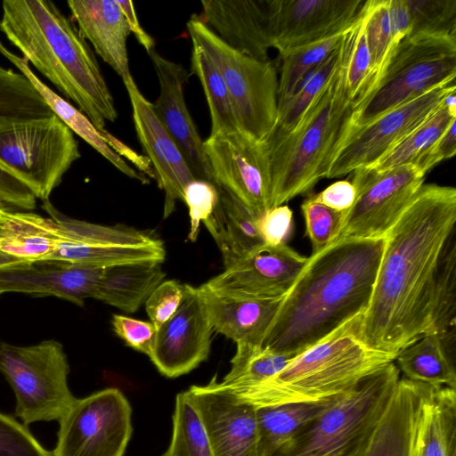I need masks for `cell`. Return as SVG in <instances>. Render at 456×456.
<instances>
[{
	"label": "cell",
	"mask_w": 456,
	"mask_h": 456,
	"mask_svg": "<svg viewBox=\"0 0 456 456\" xmlns=\"http://www.w3.org/2000/svg\"><path fill=\"white\" fill-rule=\"evenodd\" d=\"M455 222L456 189L423 184L386 235L360 324L366 345L397 354L430 332L438 264Z\"/></svg>",
	"instance_id": "1"
},
{
	"label": "cell",
	"mask_w": 456,
	"mask_h": 456,
	"mask_svg": "<svg viewBox=\"0 0 456 456\" xmlns=\"http://www.w3.org/2000/svg\"><path fill=\"white\" fill-rule=\"evenodd\" d=\"M386 236L338 238L312 254L281 301L261 346L295 357L367 310Z\"/></svg>",
	"instance_id": "2"
},
{
	"label": "cell",
	"mask_w": 456,
	"mask_h": 456,
	"mask_svg": "<svg viewBox=\"0 0 456 456\" xmlns=\"http://www.w3.org/2000/svg\"><path fill=\"white\" fill-rule=\"evenodd\" d=\"M0 31L98 129L118 118L98 61L74 21L49 0H4Z\"/></svg>",
	"instance_id": "3"
},
{
	"label": "cell",
	"mask_w": 456,
	"mask_h": 456,
	"mask_svg": "<svg viewBox=\"0 0 456 456\" xmlns=\"http://www.w3.org/2000/svg\"><path fill=\"white\" fill-rule=\"evenodd\" d=\"M362 316L352 318L296 355L272 378L232 394L242 402L262 407L317 402L349 390L395 362L397 355L370 347L362 340Z\"/></svg>",
	"instance_id": "4"
},
{
	"label": "cell",
	"mask_w": 456,
	"mask_h": 456,
	"mask_svg": "<svg viewBox=\"0 0 456 456\" xmlns=\"http://www.w3.org/2000/svg\"><path fill=\"white\" fill-rule=\"evenodd\" d=\"M343 61L297 127L281 139L265 141L270 160L271 208L309 192L326 178L357 107L346 88Z\"/></svg>",
	"instance_id": "5"
},
{
	"label": "cell",
	"mask_w": 456,
	"mask_h": 456,
	"mask_svg": "<svg viewBox=\"0 0 456 456\" xmlns=\"http://www.w3.org/2000/svg\"><path fill=\"white\" fill-rule=\"evenodd\" d=\"M400 379L395 362L365 377L270 456H365Z\"/></svg>",
	"instance_id": "6"
},
{
	"label": "cell",
	"mask_w": 456,
	"mask_h": 456,
	"mask_svg": "<svg viewBox=\"0 0 456 456\" xmlns=\"http://www.w3.org/2000/svg\"><path fill=\"white\" fill-rule=\"evenodd\" d=\"M455 78L456 37L407 36L395 49L373 91L355 109L350 126L367 124L434 88L455 83Z\"/></svg>",
	"instance_id": "7"
},
{
	"label": "cell",
	"mask_w": 456,
	"mask_h": 456,
	"mask_svg": "<svg viewBox=\"0 0 456 456\" xmlns=\"http://www.w3.org/2000/svg\"><path fill=\"white\" fill-rule=\"evenodd\" d=\"M191 41L206 52L229 92L240 130L265 141L278 118V77L273 64L228 45L199 17L187 22Z\"/></svg>",
	"instance_id": "8"
},
{
	"label": "cell",
	"mask_w": 456,
	"mask_h": 456,
	"mask_svg": "<svg viewBox=\"0 0 456 456\" xmlns=\"http://www.w3.org/2000/svg\"><path fill=\"white\" fill-rule=\"evenodd\" d=\"M0 371L12 388L15 414L25 426L59 421L76 400L68 384V358L57 340L31 346L0 343Z\"/></svg>",
	"instance_id": "9"
},
{
	"label": "cell",
	"mask_w": 456,
	"mask_h": 456,
	"mask_svg": "<svg viewBox=\"0 0 456 456\" xmlns=\"http://www.w3.org/2000/svg\"><path fill=\"white\" fill-rule=\"evenodd\" d=\"M80 157L73 132L56 115L0 124V167L43 201Z\"/></svg>",
	"instance_id": "10"
},
{
	"label": "cell",
	"mask_w": 456,
	"mask_h": 456,
	"mask_svg": "<svg viewBox=\"0 0 456 456\" xmlns=\"http://www.w3.org/2000/svg\"><path fill=\"white\" fill-rule=\"evenodd\" d=\"M132 408L124 394L109 387L76 398L58 421L53 456H123L132 435Z\"/></svg>",
	"instance_id": "11"
},
{
	"label": "cell",
	"mask_w": 456,
	"mask_h": 456,
	"mask_svg": "<svg viewBox=\"0 0 456 456\" xmlns=\"http://www.w3.org/2000/svg\"><path fill=\"white\" fill-rule=\"evenodd\" d=\"M425 174L408 164L384 170L353 172L356 195L339 238L385 237L424 184Z\"/></svg>",
	"instance_id": "12"
},
{
	"label": "cell",
	"mask_w": 456,
	"mask_h": 456,
	"mask_svg": "<svg viewBox=\"0 0 456 456\" xmlns=\"http://www.w3.org/2000/svg\"><path fill=\"white\" fill-rule=\"evenodd\" d=\"M456 90L455 83L434 88L360 126H349L331 160L326 178L371 167Z\"/></svg>",
	"instance_id": "13"
},
{
	"label": "cell",
	"mask_w": 456,
	"mask_h": 456,
	"mask_svg": "<svg viewBox=\"0 0 456 456\" xmlns=\"http://www.w3.org/2000/svg\"><path fill=\"white\" fill-rule=\"evenodd\" d=\"M203 151L213 183L260 218L271 208V170L265 141L239 130L209 134Z\"/></svg>",
	"instance_id": "14"
},
{
	"label": "cell",
	"mask_w": 456,
	"mask_h": 456,
	"mask_svg": "<svg viewBox=\"0 0 456 456\" xmlns=\"http://www.w3.org/2000/svg\"><path fill=\"white\" fill-rule=\"evenodd\" d=\"M364 0H268L271 48L280 55L346 32Z\"/></svg>",
	"instance_id": "15"
},
{
	"label": "cell",
	"mask_w": 456,
	"mask_h": 456,
	"mask_svg": "<svg viewBox=\"0 0 456 456\" xmlns=\"http://www.w3.org/2000/svg\"><path fill=\"white\" fill-rule=\"evenodd\" d=\"M213 326L198 288L183 284V297L175 313L156 332L149 358L167 378L184 375L210 353Z\"/></svg>",
	"instance_id": "16"
},
{
	"label": "cell",
	"mask_w": 456,
	"mask_h": 456,
	"mask_svg": "<svg viewBox=\"0 0 456 456\" xmlns=\"http://www.w3.org/2000/svg\"><path fill=\"white\" fill-rule=\"evenodd\" d=\"M307 257L287 244L265 245L202 284L224 297L253 299L283 298Z\"/></svg>",
	"instance_id": "17"
},
{
	"label": "cell",
	"mask_w": 456,
	"mask_h": 456,
	"mask_svg": "<svg viewBox=\"0 0 456 456\" xmlns=\"http://www.w3.org/2000/svg\"><path fill=\"white\" fill-rule=\"evenodd\" d=\"M207 432L215 456H258L256 407L216 387L192 386L186 391Z\"/></svg>",
	"instance_id": "18"
},
{
	"label": "cell",
	"mask_w": 456,
	"mask_h": 456,
	"mask_svg": "<svg viewBox=\"0 0 456 456\" xmlns=\"http://www.w3.org/2000/svg\"><path fill=\"white\" fill-rule=\"evenodd\" d=\"M131 106L137 138L156 175L159 187L165 192L164 218L183 200L186 185L196 179L179 147L156 115L152 103L140 92L133 77L123 80Z\"/></svg>",
	"instance_id": "19"
},
{
	"label": "cell",
	"mask_w": 456,
	"mask_h": 456,
	"mask_svg": "<svg viewBox=\"0 0 456 456\" xmlns=\"http://www.w3.org/2000/svg\"><path fill=\"white\" fill-rule=\"evenodd\" d=\"M103 268L54 259L20 260L0 266V297L10 292L53 296L82 306L92 297Z\"/></svg>",
	"instance_id": "20"
},
{
	"label": "cell",
	"mask_w": 456,
	"mask_h": 456,
	"mask_svg": "<svg viewBox=\"0 0 456 456\" xmlns=\"http://www.w3.org/2000/svg\"><path fill=\"white\" fill-rule=\"evenodd\" d=\"M148 54L159 85V95L152 103L156 115L179 147L194 177L213 183L203 140L184 100L189 72L182 64L164 58L155 49Z\"/></svg>",
	"instance_id": "21"
},
{
	"label": "cell",
	"mask_w": 456,
	"mask_h": 456,
	"mask_svg": "<svg viewBox=\"0 0 456 456\" xmlns=\"http://www.w3.org/2000/svg\"><path fill=\"white\" fill-rule=\"evenodd\" d=\"M200 19L235 50L260 61L271 48L268 0H203Z\"/></svg>",
	"instance_id": "22"
},
{
	"label": "cell",
	"mask_w": 456,
	"mask_h": 456,
	"mask_svg": "<svg viewBox=\"0 0 456 456\" xmlns=\"http://www.w3.org/2000/svg\"><path fill=\"white\" fill-rule=\"evenodd\" d=\"M72 20L96 53L125 80L130 77L126 41L130 30L116 0H69Z\"/></svg>",
	"instance_id": "23"
},
{
	"label": "cell",
	"mask_w": 456,
	"mask_h": 456,
	"mask_svg": "<svg viewBox=\"0 0 456 456\" xmlns=\"http://www.w3.org/2000/svg\"><path fill=\"white\" fill-rule=\"evenodd\" d=\"M431 388L400 378L365 456H413L420 409Z\"/></svg>",
	"instance_id": "24"
},
{
	"label": "cell",
	"mask_w": 456,
	"mask_h": 456,
	"mask_svg": "<svg viewBox=\"0 0 456 456\" xmlns=\"http://www.w3.org/2000/svg\"><path fill=\"white\" fill-rule=\"evenodd\" d=\"M199 289L204 299L214 331L235 343L261 346L262 339L273 322L282 298L253 299L216 295L204 288Z\"/></svg>",
	"instance_id": "25"
},
{
	"label": "cell",
	"mask_w": 456,
	"mask_h": 456,
	"mask_svg": "<svg viewBox=\"0 0 456 456\" xmlns=\"http://www.w3.org/2000/svg\"><path fill=\"white\" fill-rule=\"evenodd\" d=\"M219 201L205 224L216 240L227 268L265 246L259 218L233 196L219 188Z\"/></svg>",
	"instance_id": "26"
},
{
	"label": "cell",
	"mask_w": 456,
	"mask_h": 456,
	"mask_svg": "<svg viewBox=\"0 0 456 456\" xmlns=\"http://www.w3.org/2000/svg\"><path fill=\"white\" fill-rule=\"evenodd\" d=\"M165 277L161 262L158 261L143 260L109 265L103 268L92 297L126 313H134L164 281Z\"/></svg>",
	"instance_id": "27"
},
{
	"label": "cell",
	"mask_w": 456,
	"mask_h": 456,
	"mask_svg": "<svg viewBox=\"0 0 456 456\" xmlns=\"http://www.w3.org/2000/svg\"><path fill=\"white\" fill-rule=\"evenodd\" d=\"M0 53L33 84L53 114L56 115L73 134L81 137L124 175L132 179H136L143 184L150 183L147 176L130 167L107 144L102 137L100 131L82 111L38 78L24 58L7 50L1 42Z\"/></svg>",
	"instance_id": "28"
},
{
	"label": "cell",
	"mask_w": 456,
	"mask_h": 456,
	"mask_svg": "<svg viewBox=\"0 0 456 456\" xmlns=\"http://www.w3.org/2000/svg\"><path fill=\"white\" fill-rule=\"evenodd\" d=\"M58 239L56 222L32 212L3 208L0 254L19 260L48 259Z\"/></svg>",
	"instance_id": "29"
},
{
	"label": "cell",
	"mask_w": 456,
	"mask_h": 456,
	"mask_svg": "<svg viewBox=\"0 0 456 456\" xmlns=\"http://www.w3.org/2000/svg\"><path fill=\"white\" fill-rule=\"evenodd\" d=\"M456 454V393L448 387H432L417 425L413 456Z\"/></svg>",
	"instance_id": "30"
},
{
	"label": "cell",
	"mask_w": 456,
	"mask_h": 456,
	"mask_svg": "<svg viewBox=\"0 0 456 456\" xmlns=\"http://www.w3.org/2000/svg\"><path fill=\"white\" fill-rule=\"evenodd\" d=\"M364 22L374 89L395 49L410 33V17L405 1L366 0Z\"/></svg>",
	"instance_id": "31"
},
{
	"label": "cell",
	"mask_w": 456,
	"mask_h": 456,
	"mask_svg": "<svg viewBox=\"0 0 456 456\" xmlns=\"http://www.w3.org/2000/svg\"><path fill=\"white\" fill-rule=\"evenodd\" d=\"M403 378L432 387H456V372L450 348L435 332L422 335L396 355Z\"/></svg>",
	"instance_id": "32"
},
{
	"label": "cell",
	"mask_w": 456,
	"mask_h": 456,
	"mask_svg": "<svg viewBox=\"0 0 456 456\" xmlns=\"http://www.w3.org/2000/svg\"><path fill=\"white\" fill-rule=\"evenodd\" d=\"M337 395L317 402L256 407L258 456H270L301 427L327 409Z\"/></svg>",
	"instance_id": "33"
},
{
	"label": "cell",
	"mask_w": 456,
	"mask_h": 456,
	"mask_svg": "<svg viewBox=\"0 0 456 456\" xmlns=\"http://www.w3.org/2000/svg\"><path fill=\"white\" fill-rule=\"evenodd\" d=\"M346 34L338 47L322 64L309 73L291 96L278 108L276 125L265 141L281 139L297 127L340 66L346 51Z\"/></svg>",
	"instance_id": "34"
},
{
	"label": "cell",
	"mask_w": 456,
	"mask_h": 456,
	"mask_svg": "<svg viewBox=\"0 0 456 456\" xmlns=\"http://www.w3.org/2000/svg\"><path fill=\"white\" fill-rule=\"evenodd\" d=\"M456 90L417 127L385 154L371 168L384 170L413 164L456 119Z\"/></svg>",
	"instance_id": "35"
},
{
	"label": "cell",
	"mask_w": 456,
	"mask_h": 456,
	"mask_svg": "<svg viewBox=\"0 0 456 456\" xmlns=\"http://www.w3.org/2000/svg\"><path fill=\"white\" fill-rule=\"evenodd\" d=\"M236 345L229 372L220 382L215 378L211 380L216 387L233 394L272 378L294 358L245 342Z\"/></svg>",
	"instance_id": "36"
},
{
	"label": "cell",
	"mask_w": 456,
	"mask_h": 456,
	"mask_svg": "<svg viewBox=\"0 0 456 456\" xmlns=\"http://www.w3.org/2000/svg\"><path fill=\"white\" fill-rule=\"evenodd\" d=\"M191 71L203 88L211 118L210 134L240 130L226 84L214 62L191 41Z\"/></svg>",
	"instance_id": "37"
},
{
	"label": "cell",
	"mask_w": 456,
	"mask_h": 456,
	"mask_svg": "<svg viewBox=\"0 0 456 456\" xmlns=\"http://www.w3.org/2000/svg\"><path fill=\"white\" fill-rule=\"evenodd\" d=\"M456 321V238L449 237L438 264L430 332L437 333L450 347L453 346Z\"/></svg>",
	"instance_id": "38"
},
{
	"label": "cell",
	"mask_w": 456,
	"mask_h": 456,
	"mask_svg": "<svg viewBox=\"0 0 456 456\" xmlns=\"http://www.w3.org/2000/svg\"><path fill=\"white\" fill-rule=\"evenodd\" d=\"M53 115L37 88L23 74L0 66V124Z\"/></svg>",
	"instance_id": "39"
},
{
	"label": "cell",
	"mask_w": 456,
	"mask_h": 456,
	"mask_svg": "<svg viewBox=\"0 0 456 456\" xmlns=\"http://www.w3.org/2000/svg\"><path fill=\"white\" fill-rule=\"evenodd\" d=\"M343 67L347 94L359 107L373 89L371 58L365 36L364 6L346 31Z\"/></svg>",
	"instance_id": "40"
},
{
	"label": "cell",
	"mask_w": 456,
	"mask_h": 456,
	"mask_svg": "<svg viewBox=\"0 0 456 456\" xmlns=\"http://www.w3.org/2000/svg\"><path fill=\"white\" fill-rule=\"evenodd\" d=\"M346 32L292 49L281 55L278 108L291 96L303 79L322 64L338 47Z\"/></svg>",
	"instance_id": "41"
},
{
	"label": "cell",
	"mask_w": 456,
	"mask_h": 456,
	"mask_svg": "<svg viewBox=\"0 0 456 456\" xmlns=\"http://www.w3.org/2000/svg\"><path fill=\"white\" fill-rule=\"evenodd\" d=\"M162 456H215L201 419L186 391L176 395L172 438Z\"/></svg>",
	"instance_id": "42"
},
{
	"label": "cell",
	"mask_w": 456,
	"mask_h": 456,
	"mask_svg": "<svg viewBox=\"0 0 456 456\" xmlns=\"http://www.w3.org/2000/svg\"><path fill=\"white\" fill-rule=\"evenodd\" d=\"M410 33L456 37V0H404Z\"/></svg>",
	"instance_id": "43"
},
{
	"label": "cell",
	"mask_w": 456,
	"mask_h": 456,
	"mask_svg": "<svg viewBox=\"0 0 456 456\" xmlns=\"http://www.w3.org/2000/svg\"><path fill=\"white\" fill-rule=\"evenodd\" d=\"M301 210L313 248L312 254L322 251L339 238L347 210L330 208L314 200L311 195L301 204Z\"/></svg>",
	"instance_id": "44"
},
{
	"label": "cell",
	"mask_w": 456,
	"mask_h": 456,
	"mask_svg": "<svg viewBox=\"0 0 456 456\" xmlns=\"http://www.w3.org/2000/svg\"><path fill=\"white\" fill-rule=\"evenodd\" d=\"M190 216L188 239L195 241L201 222L204 225L212 218L219 201V190L214 183L200 179L190 182L183 192Z\"/></svg>",
	"instance_id": "45"
},
{
	"label": "cell",
	"mask_w": 456,
	"mask_h": 456,
	"mask_svg": "<svg viewBox=\"0 0 456 456\" xmlns=\"http://www.w3.org/2000/svg\"><path fill=\"white\" fill-rule=\"evenodd\" d=\"M0 456H53L27 426L0 412Z\"/></svg>",
	"instance_id": "46"
},
{
	"label": "cell",
	"mask_w": 456,
	"mask_h": 456,
	"mask_svg": "<svg viewBox=\"0 0 456 456\" xmlns=\"http://www.w3.org/2000/svg\"><path fill=\"white\" fill-rule=\"evenodd\" d=\"M183 297V284L175 280L162 281L145 301L151 322L158 330L177 310Z\"/></svg>",
	"instance_id": "47"
},
{
	"label": "cell",
	"mask_w": 456,
	"mask_h": 456,
	"mask_svg": "<svg viewBox=\"0 0 456 456\" xmlns=\"http://www.w3.org/2000/svg\"><path fill=\"white\" fill-rule=\"evenodd\" d=\"M111 325L115 333L126 345L151 355L157 330L151 322L137 320L122 314H113Z\"/></svg>",
	"instance_id": "48"
},
{
	"label": "cell",
	"mask_w": 456,
	"mask_h": 456,
	"mask_svg": "<svg viewBox=\"0 0 456 456\" xmlns=\"http://www.w3.org/2000/svg\"><path fill=\"white\" fill-rule=\"evenodd\" d=\"M259 231L265 245L286 244L293 231V212L287 205L267 210L259 218Z\"/></svg>",
	"instance_id": "49"
},
{
	"label": "cell",
	"mask_w": 456,
	"mask_h": 456,
	"mask_svg": "<svg viewBox=\"0 0 456 456\" xmlns=\"http://www.w3.org/2000/svg\"><path fill=\"white\" fill-rule=\"evenodd\" d=\"M37 198L17 178L0 167V207L6 209L32 210Z\"/></svg>",
	"instance_id": "50"
},
{
	"label": "cell",
	"mask_w": 456,
	"mask_h": 456,
	"mask_svg": "<svg viewBox=\"0 0 456 456\" xmlns=\"http://www.w3.org/2000/svg\"><path fill=\"white\" fill-rule=\"evenodd\" d=\"M456 153V119L439 136L436 142L414 163L425 175L439 162Z\"/></svg>",
	"instance_id": "51"
},
{
	"label": "cell",
	"mask_w": 456,
	"mask_h": 456,
	"mask_svg": "<svg viewBox=\"0 0 456 456\" xmlns=\"http://www.w3.org/2000/svg\"><path fill=\"white\" fill-rule=\"evenodd\" d=\"M356 191L349 180L337 181L317 194H312L313 199L330 208L344 211L348 210L354 204Z\"/></svg>",
	"instance_id": "52"
},
{
	"label": "cell",
	"mask_w": 456,
	"mask_h": 456,
	"mask_svg": "<svg viewBox=\"0 0 456 456\" xmlns=\"http://www.w3.org/2000/svg\"><path fill=\"white\" fill-rule=\"evenodd\" d=\"M102 137L107 144L121 158L125 157L132 162L145 176L156 180V175L150 159L146 156L139 155L136 151L129 148L119 139L109 133L105 128L99 130Z\"/></svg>",
	"instance_id": "53"
},
{
	"label": "cell",
	"mask_w": 456,
	"mask_h": 456,
	"mask_svg": "<svg viewBox=\"0 0 456 456\" xmlns=\"http://www.w3.org/2000/svg\"><path fill=\"white\" fill-rule=\"evenodd\" d=\"M116 2L126 20L130 32L134 34L139 44H141L149 53L154 49L155 40L141 26L134 7V3L130 0H116Z\"/></svg>",
	"instance_id": "54"
},
{
	"label": "cell",
	"mask_w": 456,
	"mask_h": 456,
	"mask_svg": "<svg viewBox=\"0 0 456 456\" xmlns=\"http://www.w3.org/2000/svg\"><path fill=\"white\" fill-rule=\"evenodd\" d=\"M20 261L14 257L0 254V266Z\"/></svg>",
	"instance_id": "55"
},
{
	"label": "cell",
	"mask_w": 456,
	"mask_h": 456,
	"mask_svg": "<svg viewBox=\"0 0 456 456\" xmlns=\"http://www.w3.org/2000/svg\"><path fill=\"white\" fill-rule=\"evenodd\" d=\"M4 208L0 207V213H1V210L3 209Z\"/></svg>",
	"instance_id": "56"
}]
</instances>
